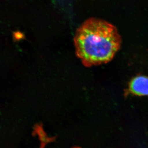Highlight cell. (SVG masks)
I'll list each match as a JSON object with an SVG mask.
<instances>
[{"label":"cell","mask_w":148,"mask_h":148,"mask_svg":"<svg viewBox=\"0 0 148 148\" xmlns=\"http://www.w3.org/2000/svg\"><path fill=\"white\" fill-rule=\"evenodd\" d=\"M78 148V147H75V148Z\"/></svg>","instance_id":"cell-3"},{"label":"cell","mask_w":148,"mask_h":148,"mask_svg":"<svg viewBox=\"0 0 148 148\" xmlns=\"http://www.w3.org/2000/svg\"><path fill=\"white\" fill-rule=\"evenodd\" d=\"M76 54L86 67L108 63L121 46L117 29L108 21L91 18L77 29L74 38Z\"/></svg>","instance_id":"cell-1"},{"label":"cell","mask_w":148,"mask_h":148,"mask_svg":"<svg viewBox=\"0 0 148 148\" xmlns=\"http://www.w3.org/2000/svg\"><path fill=\"white\" fill-rule=\"evenodd\" d=\"M127 93L138 96L148 95V76H138L130 82Z\"/></svg>","instance_id":"cell-2"}]
</instances>
